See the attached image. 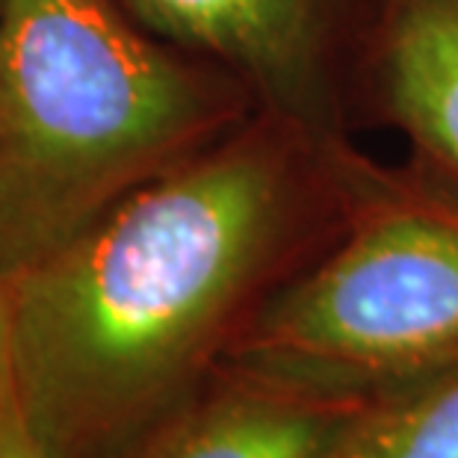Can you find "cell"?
<instances>
[{
    "mask_svg": "<svg viewBox=\"0 0 458 458\" xmlns=\"http://www.w3.org/2000/svg\"><path fill=\"white\" fill-rule=\"evenodd\" d=\"M4 4H6V0H0V13H4Z\"/></svg>",
    "mask_w": 458,
    "mask_h": 458,
    "instance_id": "30bf717a",
    "label": "cell"
},
{
    "mask_svg": "<svg viewBox=\"0 0 458 458\" xmlns=\"http://www.w3.org/2000/svg\"><path fill=\"white\" fill-rule=\"evenodd\" d=\"M360 115L458 181V0H378Z\"/></svg>",
    "mask_w": 458,
    "mask_h": 458,
    "instance_id": "8992f818",
    "label": "cell"
},
{
    "mask_svg": "<svg viewBox=\"0 0 458 458\" xmlns=\"http://www.w3.org/2000/svg\"><path fill=\"white\" fill-rule=\"evenodd\" d=\"M154 36L228 68L263 113L319 140L364 131L378 0H122Z\"/></svg>",
    "mask_w": 458,
    "mask_h": 458,
    "instance_id": "277c9868",
    "label": "cell"
},
{
    "mask_svg": "<svg viewBox=\"0 0 458 458\" xmlns=\"http://www.w3.org/2000/svg\"><path fill=\"white\" fill-rule=\"evenodd\" d=\"M335 169L344 231L260 310L228 364L382 399L458 367V181L355 140L335 142Z\"/></svg>",
    "mask_w": 458,
    "mask_h": 458,
    "instance_id": "3957f363",
    "label": "cell"
},
{
    "mask_svg": "<svg viewBox=\"0 0 458 458\" xmlns=\"http://www.w3.org/2000/svg\"><path fill=\"white\" fill-rule=\"evenodd\" d=\"M335 142L258 113L6 278L13 391L47 458H140L346 219Z\"/></svg>",
    "mask_w": 458,
    "mask_h": 458,
    "instance_id": "6da1fadb",
    "label": "cell"
},
{
    "mask_svg": "<svg viewBox=\"0 0 458 458\" xmlns=\"http://www.w3.org/2000/svg\"><path fill=\"white\" fill-rule=\"evenodd\" d=\"M13 387V364H9V299H6V278L0 276V405Z\"/></svg>",
    "mask_w": 458,
    "mask_h": 458,
    "instance_id": "9c48e42d",
    "label": "cell"
},
{
    "mask_svg": "<svg viewBox=\"0 0 458 458\" xmlns=\"http://www.w3.org/2000/svg\"><path fill=\"white\" fill-rule=\"evenodd\" d=\"M373 403L225 364L140 458H331Z\"/></svg>",
    "mask_w": 458,
    "mask_h": 458,
    "instance_id": "5b68a950",
    "label": "cell"
},
{
    "mask_svg": "<svg viewBox=\"0 0 458 458\" xmlns=\"http://www.w3.org/2000/svg\"><path fill=\"white\" fill-rule=\"evenodd\" d=\"M258 113L237 74L154 36L122 0H6L0 276L54 255Z\"/></svg>",
    "mask_w": 458,
    "mask_h": 458,
    "instance_id": "7a4b0ae2",
    "label": "cell"
},
{
    "mask_svg": "<svg viewBox=\"0 0 458 458\" xmlns=\"http://www.w3.org/2000/svg\"><path fill=\"white\" fill-rule=\"evenodd\" d=\"M0 458H47L42 444L27 426L21 408H18L15 391L9 387L0 405Z\"/></svg>",
    "mask_w": 458,
    "mask_h": 458,
    "instance_id": "ba28073f",
    "label": "cell"
},
{
    "mask_svg": "<svg viewBox=\"0 0 458 458\" xmlns=\"http://www.w3.org/2000/svg\"><path fill=\"white\" fill-rule=\"evenodd\" d=\"M331 458H458V367L376 399Z\"/></svg>",
    "mask_w": 458,
    "mask_h": 458,
    "instance_id": "52a82bcc",
    "label": "cell"
}]
</instances>
